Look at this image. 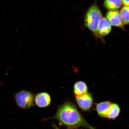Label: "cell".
I'll list each match as a JSON object with an SVG mask.
<instances>
[{"mask_svg":"<svg viewBox=\"0 0 129 129\" xmlns=\"http://www.w3.org/2000/svg\"><path fill=\"white\" fill-rule=\"evenodd\" d=\"M55 119L68 129L83 127L89 129H95L87 122L75 105L67 101L58 106L57 112L54 116L44 119Z\"/></svg>","mask_w":129,"mask_h":129,"instance_id":"obj_1","label":"cell"},{"mask_svg":"<svg viewBox=\"0 0 129 129\" xmlns=\"http://www.w3.org/2000/svg\"><path fill=\"white\" fill-rule=\"evenodd\" d=\"M102 14L96 5L92 6L87 11L85 19V25L96 37H100L98 33V26Z\"/></svg>","mask_w":129,"mask_h":129,"instance_id":"obj_2","label":"cell"},{"mask_svg":"<svg viewBox=\"0 0 129 129\" xmlns=\"http://www.w3.org/2000/svg\"><path fill=\"white\" fill-rule=\"evenodd\" d=\"M15 98L17 105L21 108L28 109L34 105V97L30 91H21L16 93Z\"/></svg>","mask_w":129,"mask_h":129,"instance_id":"obj_3","label":"cell"},{"mask_svg":"<svg viewBox=\"0 0 129 129\" xmlns=\"http://www.w3.org/2000/svg\"><path fill=\"white\" fill-rule=\"evenodd\" d=\"M75 97L77 104L82 110L88 111L90 110L93 102V99L91 94L87 93Z\"/></svg>","mask_w":129,"mask_h":129,"instance_id":"obj_4","label":"cell"},{"mask_svg":"<svg viewBox=\"0 0 129 129\" xmlns=\"http://www.w3.org/2000/svg\"><path fill=\"white\" fill-rule=\"evenodd\" d=\"M106 18L113 26L124 28L120 12L117 10H110L106 13Z\"/></svg>","mask_w":129,"mask_h":129,"instance_id":"obj_5","label":"cell"},{"mask_svg":"<svg viewBox=\"0 0 129 129\" xmlns=\"http://www.w3.org/2000/svg\"><path fill=\"white\" fill-rule=\"evenodd\" d=\"M35 101L39 107L42 108L48 107L51 104V96L47 93H40L35 96Z\"/></svg>","mask_w":129,"mask_h":129,"instance_id":"obj_6","label":"cell"},{"mask_svg":"<svg viewBox=\"0 0 129 129\" xmlns=\"http://www.w3.org/2000/svg\"><path fill=\"white\" fill-rule=\"evenodd\" d=\"M112 26L106 18L102 17L100 20L98 26V33L100 37L106 36L110 33Z\"/></svg>","mask_w":129,"mask_h":129,"instance_id":"obj_7","label":"cell"},{"mask_svg":"<svg viewBox=\"0 0 129 129\" xmlns=\"http://www.w3.org/2000/svg\"><path fill=\"white\" fill-rule=\"evenodd\" d=\"M112 103L108 101L104 102L96 105V110L98 115L103 117H107Z\"/></svg>","mask_w":129,"mask_h":129,"instance_id":"obj_8","label":"cell"},{"mask_svg":"<svg viewBox=\"0 0 129 129\" xmlns=\"http://www.w3.org/2000/svg\"><path fill=\"white\" fill-rule=\"evenodd\" d=\"M88 88L85 82L82 81L76 82L74 85V93L75 96H80L87 93Z\"/></svg>","mask_w":129,"mask_h":129,"instance_id":"obj_9","label":"cell"},{"mask_svg":"<svg viewBox=\"0 0 129 129\" xmlns=\"http://www.w3.org/2000/svg\"><path fill=\"white\" fill-rule=\"evenodd\" d=\"M121 0H105V7L110 10H116L120 9L122 6Z\"/></svg>","mask_w":129,"mask_h":129,"instance_id":"obj_10","label":"cell"},{"mask_svg":"<svg viewBox=\"0 0 129 129\" xmlns=\"http://www.w3.org/2000/svg\"><path fill=\"white\" fill-rule=\"evenodd\" d=\"M120 109L118 105L112 104L108 113L107 117L109 119H114L118 117L120 114Z\"/></svg>","mask_w":129,"mask_h":129,"instance_id":"obj_11","label":"cell"},{"mask_svg":"<svg viewBox=\"0 0 129 129\" xmlns=\"http://www.w3.org/2000/svg\"><path fill=\"white\" fill-rule=\"evenodd\" d=\"M120 12L123 25L129 24V6H124Z\"/></svg>","mask_w":129,"mask_h":129,"instance_id":"obj_12","label":"cell"},{"mask_svg":"<svg viewBox=\"0 0 129 129\" xmlns=\"http://www.w3.org/2000/svg\"><path fill=\"white\" fill-rule=\"evenodd\" d=\"M122 3L124 6H129V0H121Z\"/></svg>","mask_w":129,"mask_h":129,"instance_id":"obj_13","label":"cell"},{"mask_svg":"<svg viewBox=\"0 0 129 129\" xmlns=\"http://www.w3.org/2000/svg\"><path fill=\"white\" fill-rule=\"evenodd\" d=\"M52 126L53 127V128L54 129H60L58 128V127H57V126L55 124H53L52 125Z\"/></svg>","mask_w":129,"mask_h":129,"instance_id":"obj_14","label":"cell"}]
</instances>
